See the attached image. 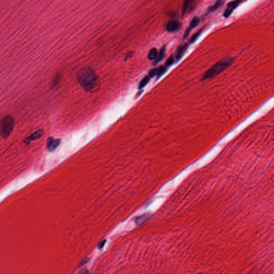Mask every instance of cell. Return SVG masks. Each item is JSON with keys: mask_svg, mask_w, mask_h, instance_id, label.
<instances>
[{"mask_svg": "<svg viewBox=\"0 0 274 274\" xmlns=\"http://www.w3.org/2000/svg\"><path fill=\"white\" fill-rule=\"evenodd\" d=\"M77 79L85 91L95 92L99 90V79L92 68L89 67L82 68L77 73Z\"/></svg>", "mask_w": 274, "mask_h": 274, "instance_id": "1", "label": "cell"}, {"mask_svg": "<svg viewBox=\"0 0 274 274\" xmlns=\"http://www.w3.org/2000/svg\"><path fill=\"white\" fill-rule=\"evenodd\" d=\"M234 61V58H229L217 62L206 72L202 76V80L209 79L219 75L230 66Z\"/></svg>", "mask_w": 274, "mask_h": 274, "instance_id": "2", "label": "cell"}, {"mask_svg": "<svg viewBox=\"0 0 274 274\" xmlns=\"http://www.w3.org/2000/svg\"><path fill=\"white\" fill-rule=\"evenodd\" d=\"M15 121L10 116H6L1 121V135L3 138H6L13 130Z\"/></svg>", "mask_w": 274, "mask_h": 274, "instance_id": "3", "label": "cell"}, {"mask_svg": "<svg viewBox=\"0 0 274 274\" xmlns=\"http://www.w3.org/2000/svg\"><path fill=\"white\" fill-rule=\"evenodd\" d=\"M242 2H243V1H231L227 5V9L224 12V17L225 18H228L231 15V14L232 13V12L234 11V9H236L237 7H238L239 5Z\"/></svg>", "mask_w": 274, "mask_h": 274, "instance_id": "4", "label": "cell"}, {"mask_svg": "<svg viewBox=\"0 0 274 274\" xmlns=\"http://www.w3.org/2000/svg\"><path fill=\"white\" fill-rule=\"evenodd\" d=\"M181 24L178 20L169 21L166 25V29L169 32H175L178 31L181 27Z\"/></svg>", "mask_w": 274, "mask_h": 274, "instance_id": "5", "label": "cell"}, {"mask_svg": "<svg viewBox=\"0 0 274 274\" xmlns=\"http://www.w3.org/2000/svg\"><path fill=\"white\" fill-rule=\"evenodd\" d=\"M61 142L60 139H55L53 137H49L47 142V147L49 151H54L59 146Z\"/></svg>", "mask_w": 274, "mask_h": 274, "instance_id": "6", "label": "cell"}, {"mask_svg": "<svg viewBox=\"0 0 274 274\" xmlns=\"http://www.w3.org/2000/svg\"><path fill=\"white\" fill-rule=\"evenodd\" d=\"M188 44H187L178 47L175 54V58L177 61H178L183 58L184 54L185 53L186 51L188 48Z\"/></svg>", "mask_w": 274, "mask_h": 274, "instance_id": "7", "label": "cell"}, {"mask_svg": "<svg viewBox=\"0 0 274 274\" xmlns=\"http://www.w3.org/2000/svg\"><path fill=\"white\" fill-rule=\"evenodd\" d=\"M195 1H186L184 2L182 9V14L184 16L188 12H190L195 8Z\"/></svg>", "mask_w": 274, "mask_h": 274, "instance_id": "8", "label": "cell"}, {"mask_svg": "<svg viewBox=\"0 0 274 274\" xmlns=\"http://www.w3.org/2000/svg\"><path fill=\"white\" fill-rule=\"evenodd\" d=\"M43 133H44V131L42 130H37L36 132H33L32 134H31L29 137H27L25 139V142L27 144H29L32 141L40 138V137L42 136Z\"/></svg>", "mask_w": 274, "mask_h": 274, "instance_id": "9", "label": "cell"}, {"mask_svg": "<svg viewBox=\"0 0 274 274\" xmlns=\"http://www.w3.org/2000/svg\"><path fill=\"white\" fill-rule=\"evenodd\" d=\"M200 22V19L198 16H195L192 19L191 21L190 24L189 25V27L187 29V30L186 31L185 33L184 34V38H186L190 32L191 30L192 29H194L195 27L198 26V25L199 24Z\"/></svg>", "mask_w": 274, "mask_h": 274, "instance_id": "10", "label": "cell"}, {"mask_svg": "<svg viewBox=\"0 0 274 274\" xmlns=\"http://www.w3.org/2000/svg\"><path fill=\"white\" fill-rule=\"evenodd\" d=\"M166 47L165 46L162 47L161 49H160L159 53V55L157 59L155 60L154 62L153 63V65H155L156 64L159 63L161 61L163 60V58H164V56L166 55Z\"/></svg>", "mask_w": 274, "mask_h": 274, "instance_id": "11", "label": "cell"}, {"mask_svg": "<svg viewBox=\"0 0 274 274\" xmlns=\"http://www.w3.org/2000/svg\"><path fill=\"white\" fill-rule=\"evenodd\" d=\"M159 55V53L157 49L156 48H153L151 49L148 54V58L150 61H155L157 59Z\"/></svg>", "mask_w": 274, "mask_h": 274, "instance_id": "12", "label": "cell"}, {"mask_svg": "<svg viewBox=\"0 0 274 274\" xmlns=\"http://www.w3.org/2000/svg\"><path fill=\"white\" fill-rule=\"evenodd\" d=\"M150 78H151L148 75L145 76L140 82L139 84V87H138L139 90H142V89H143L146 86V85L148 84V83L150 81Z\"/></svg>", "mask_w": 274, "mask_h": 274, "instance_id": "13", "label": "cell"}, {"mask_svg": "<svg viewBox=\"0 0 274 274\" xmlns=\"http://www.w3.org/2000/svg\"><path fill=\"white\" fill-rule=\"evenodd\" d=\"M148 217H149L148 215H142V216H140L138 217H137L135 220V222L137 224H139V225L143 223L148 219Z\"/></svg>", "mask_w": 274, "mask_h": 274, "instance_id": "14", "label": "cell"}, {"mask_svg": "<svg viewBox=\"0 0 274 274\" xmlns=\"http://www.w3.org/2000/svg\"><path fill=\"white\" fill-rule=\"evenodd\" d=\"M167 71V68L166 66H160L159 68H157V76H156L157 79H159V78L163 75Z\"/></svg>", "mask_w": 274, "mask_h": 274, "instance_id": "15", "label": "cell"}, {"mask_svg": "<svg viewBox=\"0 0 274 274\" xmlns=\"http://www.w3.org/2000/svg\"><path fill=\"white\" fill-rule=\"evenodd\" d=\"M223 3V2L222 1H217V2L215 3V4L214 5H213V6L209 8L208 11H209V12H213V11L216 10L219 8V7L221 6V5H222Z\"/></svg>", "mask_w": 274, "mask_h": 274, "instance_id": "16", "label": "cell"}, {"mask_svg": "<svg viewBox=\"0 0 274 274\" xmlns=\"http://www.w3.org/2000/svg\"><path fill=\"white\" fill-rule=\"evenodd\" d=\"M175 62V58L174 56H170L169 58H168L167 60L166 61L165 63V66L166 67H169V66H171Z\"/></svg>", "mask_w": 274, "mask_h": 274, "instance_id": "17", "label": "cell"}, {"mask_svg": "<svg viewBox=\"0 0 274 274\" xmlns=\"http://www.w3.org/2000/svg\"><path fill=\"white\" fill-rule=\"evenodd\" d=\"M202 31V30H201L198 31L197 33H195V34H194V35L191 37V38L190 40V42L191 43V44H193V42H195V41L198 39V38H199V36L201 35Z\"/></svg>", "mask_w": 274, "mask_h": 274, "instance_id": "18", "label": "cell"}, {"mask_svg": "<svg viewBox=\"0 0 274 274\" xmlns=\"http://www.w3.org/2000/svg\"><path fill=\"white\" fill-rule=\"evenodd\" d=\"M157 68H153L152 70H151L149 73H148V76L150 78L154 77L155 76H157Z\"/></svg>", "mask_w": 274, "mask_h": 274, "instance_id": "19", "label": "cell"}, {"mask_svg": "<svg viewBox=\"0 0 274 274\" xmlns=\"http://www.w3.org/2000/svg\"><path fill=\"white\" fill-rule=\"evenodd\" d=\"M133 54H134V52H133V51H130V52L126 54V56H125V60H127L128 59V58H131V57L133 55Z\"/></svg>", "mask_w": 274, "mask_h": 274, "instance_id": "20", "label": "cell"}, {"mask_svg": "<svg viewBox=\"0 0 274 274\" xmlns=\"http://www.w3.org/2000/svg\"><path fill=\"white\" fill-rule=\"evenodd\" d=\"M89 272L87 269H83L80 270L78 274H89Z\"/></svg>", "mask_w": 274, "mask_h": 274, "instance_id": "21", "label": "cell"}, {"mask_svg": "<svg viewBox=\"0 0 274 274\" xmlns=\"http://www.w3.org/2000/svg\"><path fill=\"white\" fill-rule=\"evenodd\" d=\"M106 243V240H104V241H101L99 244V248L100 249H101V248H103V246H104V244Z\"/></svg>", "mask_w": 274, "mask_h": 274, "instance_id": "22", "label": "cell"}, {"mask_svg": "<svg viewBox=\"0 0 274 274\" xmlns=\"http://www.w3.org/2000/svg\"><path fill=\"white\" fill-rule=\"evenodd\" d=\"M88 260H88V259H84L83 261H82V263H81V265H84L85 263H86V262H87V261H88Z\"/></svg>", "mask_w": 274, "mask_h": 274, "instance_id": "23", "label": "cell"}]
</instances>
